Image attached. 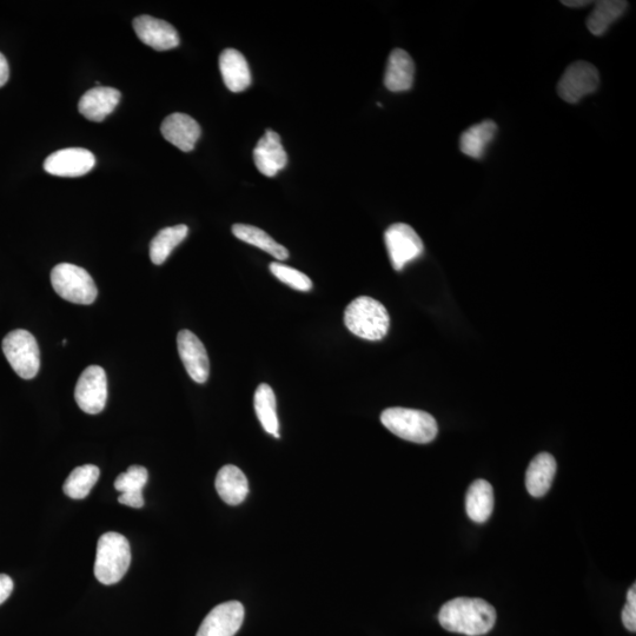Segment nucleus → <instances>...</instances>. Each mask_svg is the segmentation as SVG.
<instances>
[{
  "label": "nucleus",
  "instance_id": "obj_1",
  "mask_svg": "<svg viewBox=\"0 0 636 636\" xmlns=\"http://www.w3.org/2000/svg\"><path fill=\"white\" fill-rule=\"evenodd\" d=\"M439 621L448 632L480 636L492 631L496 611L485 600L457 598L442 606Z\"/></svg>",
  "mask_w": 636,
  "mask_h": 636
},
{
  "label": "nucleus",
  "instance_id": "obj_2",
  "mask_svg": "<svg viewBox=\"0 0 636 636\" xmlns=\"http://www.w3.org/2000/svg\"><path fill=\"white\" fill-rule=\"evenodd\" d=\"M344 324L356 336L380 341L388 334L390 317L386 307L375 298H355L344 311Z\"/></svg>",
  "mask_w": 636,
  "mask_h": 636
},
{
  "label": "nucleus",
  "instance_id": "obj_3",
  "mask_svg": "<svg viewBox=\"0 0 636 636\" xmlns=\"http://www.w3.org/2000/svg\"><path fill=\"white\" fill-rule=\"evenodd\" d=\"M131 563L130 543L122 534L110 532L99 538L95 562L96 579L105 586L115 585L127 574Z\"/></svg>",
  "mask_w": 636,
  "mask_h": 636
},
{
  "label": "nucleus",
  "instance_id": "obj_4",
  "mask_svg": "<svg viewBox=\"0 0 636 636\" xmlns=\"http://www.w3.org/2000/svg\"><path fill=\"white\" fill-rule=\"evenodd\" d=\"M381 422L394 435L420 445L434 441L439 433L434 417L422 410L388 408L382 413Z\"/></svg>",
  "mask_w": 636,
  "mask_h": 636
},
{
  "label": "nucleus",
  "instance_id": "obj_5",
  "mask_svg": "<svg viewBox=\"0 0 636 636\" xmlns=\"http://www.w3.org/2000/svg\"><path fill=\"white\" fill-rule=\"evenodd\" d=\"M51 284L63 300L90 306L96 301V283L85 269L71 263L56 265L51 271Z\"/></svg>",
  "mask_w": 636,
  "mask_h": 636
},
{
  "label": "nucleus",
  "instance_id": "obj_6",
  "mask_svg": "<svg viewBox=\"0 0 636 636\" xmlns=\"http://www.w3.org/2000/svg\"><path fill=\"white\" fill-rule=\"evenodd\" d=\"M3 351L15 373L24 380L36 377L41 368V351L28 330L17 329L4 337Z\"/></svg>",
  "mask_w": 636,
  "mask_h": 636
},
{
  "label": "nucleus",
  "instance_id": "obj_7",
  "mask_svg": "<svg viewBox=\"0 0 636 636\" xmlns=\"http://www.w3.org/2000/svg\"><path fill=\"white\" fill-rule=\"evenodd\" d=\"M600 76L598 69L588 62H575L568 66L560 78L558 94L563 101L576 104L583 97L594 94L599 89Z\"/></svg>",
  "mask_w": 636,
  "mask_h": 636
},
{
  "label": "nucleus",
  "instance_id": "obj_8",
  "mask_svg": "<svg viewBox=\"0 0 636 636\" xmlns=\"http://www.w3.org/2000/svg\"><path fill=\"white\" fill-rule=\"evenodd\" d=\"M384 241L393 267L401 271L410 262L423 254V243L416 231L406 223L390 225L384 234Z\"/></svg>",
  "mask_w": 636,
  "mask_h": 636
},
{
  "label": "nucleus",
  "instance_id": "obj_9",
  "mask_svg": "<svg viewBox=\"0 0 636 636\" xmlns=\"http://www.w3.org/2000/svg\"><path fill=\"white\" fill-rule=\"evenodd\" d=\"M75 400L84 413H102L108 401V377L99 366L86 368L77 382Z\"/></svg>",
  "mask_w": 636,
  "mask_h": 636
},
{
  "label": "nucleus",
  "instance_id": "obj_10",
  "mask_svg": "<svg viewBox=\"0 0 636 636\" xmlns=\"http://www.w3.org/2000/svg\"><path fill=\"white\" fill-rule=\"evenodd\" d=\"M96 164L91 151L83 148H69L53 152L44 162V170L52 176L81 177Z\"/></svg>",
  "mask_w": 636,
  "mask_h": 636
},
{
  "label": "nucleus",
  "instance_id": "obj_11",
  "mask_svg": "<svg viewBox=\"0 0 636 636\" xmlns=\"http://www.w3.org/2000/svg\"><path fill=\"white\" fill-rule=\"evenodd\" d=\"M244 614L241 602H224L207 615L196 636H235L243 625Z\"/></svg>",
  "mask_w": 636,
  "mask_h": 636
},
{
  "label": "nucleus",
  "instance_id": "obj_12",
  "mask_svg": "<svg viewBox=\"0 0 636 636\" xmlns=\"http://www.w3.org/2000/svg\"><path fill=\"white\" fill-rule=\"evenodd\" d=\"M178 353L185 370L196 383L203 384L210 375V362L204 344L190 330H181L177 336Z\"/></svg>",
  "mask_w": 636,
  "mask_h": 636
},
{
  "label": "nucleus",
  "instance_id": "obj_13",
  "mask_svg": "<svg viewBox=\"0 0 636 636\" xmlns=\"http://www.w3.org/2000/svg\"><path fill=\"white\" fill-rule=\"evenodd\" d=\"M134 30L139 41L156 51H168L180 45L178 32L168 22L143 15L135 18Z\"/></svg>",
  "mask_w": 636,
  "mask_h": 636
},
{
  "label": "nucleus",
  "instance_id": "obj_14",
  "mask_svg": "<svg viewBox=\"0 0 636 636\" xmlns=\"http://www.w3.org/2000/svg\"><path fill=\"white\" fill-rule=\"evenodd\" d=\"M254 161L258 171L267 177H274L287 167L288 155L277 132L265 131L254 150Z\"/></svg>",
  "mask_w": 636,
  "mask_h": 636
},
{
  "label": "nucleus",
  "instance_id": "obj_15",
  "mask_svg": "<svg viewBox=\"0 0 636 636\" xmlns=\"http://www.w3.org/2000/svg\"><path fill=\"white\" fill-rule=\"evenodd\" d=\"M161 131L169 143L184 152L194 150L202 134L200 124L185 114H172L165 118Z\"/></svg>",
  "mask_w": 636,
  "mask_h": 636
},
{
  "label": "nucleus",
  "instance_id": "obj_16",
  "mask_svg": "<svg viewBox=\"0 0 636 636\" xmlns=\"http://www.w3.org/2000/svg\"><path fill=\"white\" fill-rule=\"evenodd\" d=\"M121 101V92L114 88H97L86 91L79 99L78 110L91 122H103L112 114Z\"/></svg>",
  "mask_w": 636,
  "mask_h": 636
},
{
  "label": "nucleus",
  "instance_id": "obj_17",
  "mask_svg": "<svg viewBox=\"0 0 636 636\" xmlns=\"http://www.w3.org/2000/svg\"><path fill=\"white\" fill-rule=\"evenodd\" d=\"M415 64L407 51L395 49L390 53L384 85L389 91H408L414 84Z\"/></svg>",
  "mask_w": 636,
  "mask_h": 636
},
{
  "label": "nucleus",
  "instance_id": "obj_18",
  "mask_svg": "<svg viewBox=\"0 0 636 636\" xmlns=\"http://www.w3.org/2000/svg\"><path fill=\"white\" fill-rule=\"evenodd\" d=\"M220 70L224 84L230 91L242 92L251 85L249 64L240 51L224 50L220 56Z\"/></svg>",
  "mask_w": 636,
  "mask_h": 636
},
{
  "label": "nucleus",
  "instance_id": "obj_19",
  "mask_svg": "<svg viewBox=\"0 0 636 636\" xmlns=\"http://www.w3.org/2000/svg\"><path fill=\"white\" fill-rule=\"evenodd\" d=\"M216 490L220 498L229 506H238L247 499L249 482L247 476L236 466L221 468L216 477Z\"/></svg>",
  "mask_w": 636,
  "mask_h": 636
},
{
  "label": "nucleus",
  "instance_id": "obj_20",
  "mask_svg": "<svg viewBox=\"0 0 636 636\" xmlns=\"http://www.w3.org/2000/svg\"><path fill=\"white\" fill-rule=\"evenodd\" d=\"M556 467L558 466L553 455L541 453L535 456L526 473L528 493L534 498L545 496L553 485Z\"/></svg>",
  "mask_w": 636,
  "mask_h": 636
},
{
  "label": "nucleus",
  "instance_id": "obj_21",
  "mask_svg": "<svg viewBox=\"0 0 636 636\" xmlns=\"http://www.w3.org/2000/svg\"><path fill=\"white\" fill-rule=\"evenodd\" d=\"M494 509L493 487L486 480H476L469 487L466 496V510L469 519L476 523L488 521Z\"/></svg>",
  "mask_w": 636,
  "mask_h": 636
},
{
  "label": "nucleus",
  "instance_id": "obj_22",
  "mask_svg": "<svg viewBox=\"0 0 636 636\" xmlns=\"http://www.w3.org/2000/svg\"><path fill=\"white\" fill-rule=\"evenodd\" d=\"M498 125L493 121H483L463 132L460 138V150L466 156L481 159L488 145L494 141Z\"/></svg>",
  "mask_w": 636,
  "mask_h": 636
},
{
  "label": "nucleus",
  "instance_id": "obj_23",
  "mask_svg": "<svg viewBox=\"0 0 636 636\" xmlns=\"http://www.w3.org/2000/svg\"><path fill=\"white\" fill-rule=\"evenodd\" d=\"M628 3L624 0H601L595 3L591 16L587 19V28L594 36H604L611 25L624 16Z\"/></svg>",
  "mask_w": 636,
  "mask_h": 636
},
{
  "label": "nucleus",
  "instance_id": "obj_24",
  "mask_svg": "<svg viewBox=\"0 0 636 636\" xmlns=\"http://www.w3.org/2000/svg\"><path fill=\"white\" fill-rule=\"evenodd\" d=\"M233 234L238 240L260 248L265 251V253L274 256L278 261L287 260L289 257L287 248H284L283 245L277 243L274 238L265 233L264 230L256 228L254 225L235 224Z\"/></svg>",
  "mask_w": 636,
  "mask_h": 636
},
{
  "label": "nucleus",
  "instance_id": "obj_25",
  "mask_svg": "<svg viewBox=\"0 0 636 636\" xmlns=\"http://www.w3.org/2000/svg\"><path fill=\"white\" fill-rule=\"evenodd\" d=\"M189 228L185 224L165 228L154 237L150 243L151 262L161 265L168 260L172 251L187 238Z\"/></svg>",
  "mask_w": 636,
  "mask_h": 636
},
{
  "label": "nucleus",
  "instance_id": "obj_26",
  "mask_svg": "<svg viewBox=\"0 0 636 636\" xmlns=\"http://www.w3.org/2000/svg\"><path fill=\"white\" fill-rule=\"evenodd\" d=\"M254 406L258 420H260L265 432L280 439V434H278L280 423H278L276 396L273 388L265 383L260 384L256 389Z\"/></svg>",
  "mask_w": 636,
  "mask_h": 636
},
{
  "label": "nucleus",
  "instance_id": "obj_27",
  "mask_svg": "<svg viewBox=\"0 0 636 636\" xmlns=\"http://www.w3.org/2000/svg\"><path fill=\"white\" fill-rule=\"evenodd\" d=\"M99 476H101V470L94 465L75 468L64 483V494L74 500L85 499L96 486Z\"/></svg>",
  "mask_w": 636,
  "mask_h": 636
},
{
  "label": "nucleus",
  "instance_id": "obj_28",
  "mask_svg": "<svg viewBox=\"0 0 636 636\" xmlns=\"http://www.w3.org/2000/svg\"><path fill=\"white\" fill-rule=\"evenodd\" d=\"M149 479V473L147 468L142 466H131L127 472L118 475L115 481V488L117 492L131 493V492H143L145 486H147Z\"/></svg>",
  "mask_w": 636,
  "mask_h": 636
},
{
  "label": "nucleus",
  "instance_id": "obj_29",
  "mask_svg": "<svg viewBox=\"0 0 636 636\" xmlns=\"http://www.w3.org/2000/svg\"><path fill=\"white\" fill-rule=\"evenodd\" d=\"M270 271L278 280L295 290L309 291L313 288V282L306 274L288 265L274 262L270 264Z\"/></svg>",
  "mask_w": 636,
  "mask_h": 636
},
{
  "label": "nucleus",
  "instance_id": "obj_30",
  "mask_svg": "<svg viewBox=\"0 0 636 636\" xmlns=\"http://www.w3.org/2000/svg\"><path fill=\"white\" fill-rule=\"evenodd\" d=\"M622 622L629 632L636 631V586L633 585L627 594V604L622 611Z\"/></svg>",
  "mask_w": 636,
  "mask_h": 636
},
{
  "label": "nucleus",
  "instance_id": "obj_31",
  "mask_svg": "<svg viewBox=\"0 0 636 636\" xmlns=\"http://www.w3.org/2000/svg\"><path fill=\"white\" fill-rule=\"evenodd\" d=\"M118 502L124 506L132 508H142L145 505L143 492L123 493L118 498Z\"/></svg>",
  "mask_w": 636,
  "mask_h": 636
},
{
  "label": "nucleus",
  "instance_id": "obj_32",
  "mask_svg": "<svg viewBox=\"0 0 636 636\" xmlns=\"http://www.w3.org/2000/svg\"><path fill=\"white\" fill-rule=\"evenodd\" d=\"M13 588H15V583H13L10 576L0 574V605L10 598Z\"/></svg>",
  "mask_w": 636,
  "mask_h": 636
},
{
  "label": "nucleus",
  "instance_id": "obj_33",
  "mask_svg": "<svg viewBox=\"0 0 636 636\" xmlns=\"http://www.w3.org/2000/svg\"><path fill=\"white\" fill-rule=\"evenodd\" d=\"M10 77L9 63L5 56L0 52V88L8 83Z\"/></svg>",
  "mask_w": 636,
  "mask_h": 636
},
{
  "label": "nucleus",
  "instance_id": "obj_34",
  "mask_svg": "<svg viewBox=\"0 0 636 636\" xmlns=\"http://www.w3.org/2000/svg\"><path fill=\"white\" fill-rule=\"evenodd\" d=\"M591 3L592 2H587V0H566V2H562V4L568 6V8L574 9L583 8V6Z\"/></svg>",
  "mask_w": 636,
  "mask_h": 636
}]
</instances>
